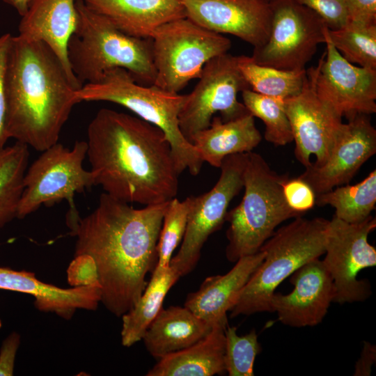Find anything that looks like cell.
Masks as SVG:
<instances>
[{
	"label": "cell",
	"mask_w": 376,
	"mask_h": 376,
	"mask_svg": "<svg viewBox=\"0 0 376 376\" xmlns=\"http://www.w3.org/2000/svg\"><path fill=\"white\" fill-rule=\"evenodd\" d=\"M169 201L136 209L103 193L87 216L68 213L70 234L77 237L69 282L74 286L97 284L100 302L109 311L117 317L129 311L146 288L148 272L156 267Z\"/></svg>",
	"instance_id": "6da1fadb"
},
{
	"label": "cell",
	"mask_w": 376,
	"mask_h": 376,
	"mask_svg": "<svg viewBox=\"0 0 376 376\" xmlns=\"http://www.w3.org/2000/svg\"><path fill=\"white\" fill-rule=\"evenodd\" d=\"M87 153L95 185L126 203L145 205L174 198L178 176L170 143L158 127L102 108L87 129Z\"/></svg>",
	"instance_id": "7a4b0ae2"
},
{
	"label": "cell",
	"mask_w": 376,
	"mask_h": 376,
	"mask_svg": "<svg viewBox=\"0 0 376 376\" xmlns=\"http://www.w3.org/2000/svg\"><path fill=\"white\" fill-rule=\"evenodd\" d=\"M82 86L44 42L12 36L5 73L8 138L40 152L58 143Z\"/></svg>",
	"instance_id": "3957f363"
},
{
	"label": "cell",
	"mask_w": 376,
	"mask_h": 376,
	"mask_svg": "<svg viewBox=\"0 0 376 376\" xmlns=\"http://www.w3.org/2000/svg\"><path fill=\"white\" fill-rule=\"evenodd\" d=\"M77 22L67 47L70 68L79 82L98 81L109 70H127L136 82L154 84L156 70L151 38L129 36L83 0L75 1Z\"/></svg>",
	"instance_id": "277c9868"
},
{
	"label": "cell",
	"mask_w": 376,
	"mask_h": 376,
	"mask_svg": "<svg viewBox=\"0 0 376 376\" xmlns=\"http://www.w3.org/2000/svg\"><path fill=\"white\" fill-rule=\"evenodd\" d=\"M288 178L273 171L258 153H245L243 172L244 193L240 203L227 212L226 256L235 263L258 253L282 222L302 216L289 207L282 182Z\"/></svg>",
	"instance_id": "5b68a950"
},
{
	"label": "cell",
	"mask_w": 376,
	"mask_h": 376,
	"mask_svg": "<svg viewBox=\"0 0 376 376\" xmlns=\"http://www.w3.org/2000/svg\"><path fill=\"white\" fill-rule=\"evenodd\" d=\"M329 223L322 217L299 216L276 229L260 248L264 259L240 292L230 310V318L272 313L270 300L281 283L324 254Z\"/></svg>",
	"instance_id": "8992f818"
},
{
	"label": "cell",
	"mask_w": 376,
	"mask_h": 376,
	"mask_svg": "<svg viewBox=\"0 0 376 376\" xmlns=\"http://www.w3.org/2000/svg\"><path fill=\"white\" fill-rule=\"evenodd\" d=\"M76 96L80 102L107 101L120 104L158 127L170 143L179 174L185 169L192 175L200 173L203 161L179 127L178 116L187 95L170 93L154 84L141 85L127 70L116 68L105 72L98 81L84 84Z\"/></svg>",
	"instance_id": "52a82bcc"
},
{
	"label": "cell",
	"mask_w": 376,
	"mask_h": 376,
	"mask_svg": "<svg viewBox=\"0 0 376 376\" xmlns=\"http://www.w3.org/2000/svg\"><path fill=\"white\" fill-rule=\"evenodd\" d=\"M151 39L156 70L154 85L174 93L191 79H198L209 60L227 53L231 47L229 38L187 17L159 26Z\"/></svg>",
	"instance_id": "ba28073f"
},
{
	"label": "cell",
	"mask_w": 376,
	"mask_h": 376,
	"mask_svg": "<svg viewBox=\"0 0 376 376\" xmlns=\"http://www.w3.org/2000/svg\"><path fill=\"white\" fill-rule=\"evenodd\" d=\"M86 153L85 141H77L72 148L58 142L42 151L26 169L17 218L23 219L41 205L63 200L68 201L69 211L77 210L75 194L95 185L93 173L83 166Z\"/></svg>",
	"instance_id": "9c48e42d"
},
{
	"label": "cell",
	"mask_w": 376,
	"mask_h": 376,
	"mask_svg": "<svg viewBox=\"0 0 376 376\" xmlns=\"http://www.w3.org/2000/svg\"><path fill=\"white\" fill-rule=\"evenodd\" d=\"M271 22L265 42L253 48L256 63L287 71H301L325 42L328 28L313 10L295 0H269Z\"/></svg>",
	"instance_id": "30bf717a"
},
{
	"label": "cell",
	"mask_w": 376,
	"mask_h": 376,
	"mask_svg": "<svg viewBox=\"0 0 376 376\" xmlns=\"http://www.w3.org/2000/svg\"><path fill=\"white\" fill-rule=\"evenodd\" d=\"M198 79L178 116L180 131L190 143L196 132L210 126L216 113L224 122L249 113L237 99L239 92L251 89L239 68L238 56L227 52L211 58Z\"/></svg>",
	"instance_id": "8fae6325"
},
{
	"label": "cell",
	"mask_w": 376,
	"mask_h": 376,
	"mask_svg": "<svg viewBox=\"0 0 376 376\" xmlns=\"http://www.w3.org/2000/svg\"><path fill=\"white\" fill-rule=\"evenodd\" d=\"M375 228L376 219L371 214L358 223H348L334 215L329 220L322 262L334 281V302L363 301L371 295L368 281L358 279V274L376 265V249L368 241Z\"/></svg>",
	"instance_id": "7c38bea8"
},
{
	"label": "cell",
	"mask_w": 376,
	"mask_h": 376,
	"mask_svg": "<svg viewBox=\"0 0 376 376\" xmlns=\"http://www.w3.org/2000/svg\"><path fill=\"white\" fill-rule=\"evenodd\" d=\"M244 165L245 153L226 156L220 166L219 178L212 189L191 196L182 242L169 265L180 276L194 269L204 243L224 224L230 201L243 188Z\"/></svg>",
	"instance_id": "4fadbf2b"
},
{
	"label": "cell",
	"mask_w": 376,
	"mask_h": 376,
	"mask_svg": "<svg viewBox=\"0 0 376 376\" xmlns=\"http://www.w3.org/2000/svg\"><path fill=\"white\" fill-rule=\"evenodd\" d=\"M325 31L326 52L316 66L315 89L318 97L337 116L376 112V70L357 67L347 61Z\"/></svg>",
	"instance_id": "5bb4252c"
},
{
	"label": "cell",
	"mask_w": 376,
	"mask_h": 376,
	"mask_svg": "<svg viewBox=\"0 0 376 376\" xmlns=\"http://www.w3.org/2000/svg\"><path fill=\"white\" fill-rule=\"evenodd\" d=\"M316 67L306 70L301 91L283 100L295 142V156L305 168L326 162L343 123L316 94Z\"/></svg>",
	"instance_id": "9a60e30c"
},
{
	"label": "cell",
	"mask_w": 376,
	"mask_h": 376,
	"mask_svg": "<svg viewBox=\"0 0 376 376\" xmlns=\"http://www.w3.org/2000/svg\"><path fill=\"white\" fill-rule=\"evenodd\" d=\"M376 153V130L369 115L356 114L342 123L326 162L311 164L298 176L315 196L348 184L360 168Z\"/></svg>",
	"instance_id": "2e32d148"
},
{
	"label": "cell",
	"mask_w": 376,
	"mask_h": 376,
	"mask_svg": "<svg viewBox=\"0 0 376 376\" xmlns=\"http://www.w3.org/2000/svg\"><path fill=\"white\" fill-rule=\"evenodd\" d=\"M290 276L293 290L286 295L274 292L270 300L272 311L286 326L300 328L319 324L336 296L333 279L322 260H312Z\"/></svg>",
	"instance_id": "e0dca14e"
},
{
	"label": "cell",
	"mask_w": 376,
	"mask_h": 376,
	"mask_svg": "<svg viewBox=\"0 0 376 376\" xmlns=\"http://www.w3.org/2000/svg\"><path fill=\"white\" fill-rule=\"evenodd\" d=\"M187 17L217 33L240 38L253 48L263 45L269 33L271 11L262 0H180Z\"/></svg>",
	"instance_id": "ac0fdd59"
},
{
	"label": "cell",
	"mask_w": 376,
	"mask_h": 376,
	"mask_svg": "<svg viewBox=\"0 0 376 376\" xmlns=\"http://www.w3.org/2000/svg\"><path fill=\"white\" fill-rule=\"evenodd\" d=\"M0 289L32 295L41 312L54 313L70 320L78 309L95 310L101 301V288L96 284L61 288L38 280L35 274L0 267Z\"/></svg>",
	"instance_id": "d6986e66"
},
{
	"label": "cell",
	"mask_w": 376,
	"mask_h": 376,
	"mask_svg": "<svg viewBox=\"0 0 376 376\" xmlns=\"http://www.w3.org/2000/svg\"><path fill=\"white\" fill-rule=\"evenodd\" d=\"M264 257L260 250L240 258L225 274L206 278L198 290L187 295L184 306L211 327L228 324L227 312Z\"/></svg>",
	"instance_id": "ffe728a7"
},
{
	"label": "cell",
	"mask_w": 376,
	"mask_h": 376,
	"mask_svg": "<svg viewBox=\"0 0 376 376\" xmlns=\"http://www.w3.org/2000/svg\"><path fill=\"white\" fill-rule=\"evenodd\" d=\"M123 33L151 38L154 31L169 22L187 17L180 0H83Z\"/></svg>",
	"instance_id": "44dd1931"
},
{
	"label": "cell",
	"mask_w": 376,
	"mask_h": 376,
	"mask_svg": "<svg viewBox=\"0 0 376 376\" xmlns=\"http://www.w3.org/2000/svg\"><path fill=\"white\" fill-rule=\"evenodd\" d=\"M75 1L32 0L18 26L19 36L44 42L72 75H75L68 63L67 47L76 27Z\"/></svg>",
	"instance_id": "7402d4cb"
},
{
	"label": "cell",
	"mask_w": 376,
	"mask_h": 376,
	"mask_svg": "<svg viewBox=\"0 0 376 376\" xmlns=\"http://www.w3.org/2000/svg\"><path fill=\"white\" fill-rule=\"evenodd\" d=\"M212 328L185 306H171L161 308L141 340L148 352L160 359L194 345Z\"/></svg>",
	"instance_id": "603a6c76"
},
{
	"label": "cell",
	"mask_w": 376,
	"mask_h": 376,
	"mask_svg": "<svg viewBox=\"0 0 376 376\" xmlns=\"http://www.w3.org/2000/svg\"><path fill=\"white\" fill-rule=\"evenodd\" d=\"M261 140L254 116L249 113L226 122L213 116L210 126L196 132L191 143L203 162L220 168L226 156L251 152Z\"/></svg>",
	"instance_id": "cb8c5ba5"
},
{
	"label": "cell",
	"mask_w": 376,
	"mask_h": 376,
	"mask_svg": "<svg viewBox=\"0 0 376 376\" xmlns=\"http://www.w3.org/2000/svg\"><path fill=\"white\" fill-rule=\"evenodd\" d=\"M228 324L219 323L194 345L160 359L148 376H212L226 373L225 330Z\"/></svg>",
	"instance_id": "d4e9b609"
},
{
	"label": "cell",
	"mask_w": 376,
	"mask_h": 376,
	"mask_svg": "<svg viewBox=\"0 0 376 376\" xmlns=\"http://www.w3.org/2000/svg\"><path fill=\"white\" fill-rule=\"evenodd\" d=\"M180 277L171 267L162 274L151 276L140 299L122 315L123 345L130 347L142 339L148 327L162 308L167 292Z\"/></svg>",
	"instance_id": "484cf974"
},
{
	"label": "cell",
	"mask_w": 376,
	"mask_h": 376,
	"mask_svg": "<svg viewBox=\"0 0 376 376\" xmlns=\"http://www.w3.org/2000/svg\"><path fill=\"white\" fill-rule=\"evenodd\" d=\"M376 203V170L354 185H340L315 196V205H330L334 216L348 223H358L369 217Z\"/></svg>",
	"instance_id": "4316f807"
},
{
	"label": "cell",
	"mask_w": 376,
	"mask_h": 376,
	"mask_svg": "<svg viewBox=\"0 0 376 376\" xmlns=\"http://www.w3.org/2000/svg\"><path fill=\"white\" fill-rule=\"evenodd\" d=\"M29 157V146L19 141L0 152V230L17 217Z\"/></svg>",
	"instance_id": "83f0119b"
},
{
	"label": "cell",
	"mask_w": 376,
	"mask_h": 376,
	"mask_svg": "<svg viewBox=\"0 0 376 376\" xmlns=\"http://www.w3.org/2000/svg\"><path fill=\"white\" fill-rule=\"evenodd\" d=\"M238 66L252 91L282 100L298 95L306 77V70H279L259 65L246 56H238Z\"/></svg>",
	"instance_id": "f1b7e54d"
},
{
	"label": "cell",
	"mask_w": 376,
	"mask_h": 376,
	"mask_svg": "<svg viewBox=\"0 0 376 376\" xmlns=\"http://www.w3.org/2000/svg\"><path fill=\"white\" fill-rule=\"evenodd\" d=\"M330 40L351 63L376 70V24L347 22L336 30L328 29Z\"/></svg>",
	"instance_id": "f546056e"
},
{
	"label": "cell",
	"mask_w": 376,
	"mask_h": 376,
	"mask_svg": "<svg viewBox=\"0 0 376 376\" xmlns=\"http://www.w3.org/2000/svg\"><path fill=\"white\" fill-rule=\"evenodd\" d=\"M242 96L249 113L265 123L267 141L277 146L293 141L290 123L282 100L259 94L251 89L242 91Z\"/></svg>",
	"instance_id": "4dcf8cb0"
},
{
	"label": "cell",
	"mask_w": 376,
	"mask_h": 376,
	"mask_svg": "<svg viewBox=\"0 0 376 376\" xmlns=\"http://www.w3.org/2000/svg\"><path fill=\"white\" fill-rule=\"evenodd\" d=\"M191 205V196L183 201L174 198L165 212L157 243L158 259L152 276H157L169 267L175 248L182 240Z\"/></svg>",
	"instance_id": "1f68e13d"
},
{
	"label": "cell",
	"mask_w": 376,
	"mask_h": 376,
	"mask_svg": "<svg viewBox=\"0 0 376 376\" xmlns=\"http://www.w3.org/2000/svg\"><path fill=\"white\" fill-rule=\"evenodd\" d=\"M225 338L226 372L230 376H253L254 361L261 350L255 329L238 336L237 328L228 324Z\"/></svg>",
	"instance_id": "d6a6232c"
},
{
	"label": "cell",
	"mask_w": 376,
	"mask_h": 376,
	"mask_svg": "<svg viewBox=\"0 0 376 376\" xmlns=\"http://www.w3.org/2000/svg\"><path fill=\"white\" fill-rule=\"evenodd\" d=\"M285 199L293 210L304 214L315 205V194L311 187L299 177L287 178L282 183Z\"/></svg>",
	"instance_id": "836d02e7"
},
{
	"label": "cell",
	"mask_w": 376,
	"mask_h": 376,
	"mask_svg": "<svg viewBox=\"0 0 376 376\" xmlns=\"http://www.w3.org/2000/svg\"><path fill=\"white\" fill-rule=\"evenodd\" d=\"M313 10L330 30L341 28L347 22L344 0H295Z\"/></svg>",
	"instance_id": "e575fe53"
},
{
	"label": "cell",
	"mask_w": 376,
	"mask_h": 376,
	"mask_svg": "<svg viewBox=\"0 0 376 376\" xmlns=\"http://www.w3.org/2000/svg\"><path fill=\"white\" fill-rule=\"evenodd\" d=\"M11 37L10 33L0 36V152L6 148V143L9 139L6 128L5 73Z\"/></svg>",
	"instance_id": "d590c367"
},
{
	"label": "cell",
	"mask_w": 376,
	"mask_h": 376,
	"mask_svg": "<svg viewBox=\"0 0 376 376\" xmlns=\"http://www.w3.org/2000/svg\"><path fill=\"white\" fill-rule=\"evenodd\" d=\"M347 22L376 24V0H344Z\"/></svg>",
	"instance_id": "8d00e7d4"
},
{
	"label": "cell",
	"mask_w": 376,
	"mask_h": 376,
	"mask_svg": "<svg viewBox=\"0 0 376 376\" xmlns=\"http://www.w3.org/2000/svg\"><path fill=\"white\" fill-rule=\"evenodd\" d=\"M20 343V336L10 334L3 341L0 350V376L13 375L15 355Z\"/></svg>",
	"instance_id": "74e56055"
},
{
	"label": "cell",
	"mask_w": 376,
	"mask_h": 376,
	"mask_svg": "<svg viewBox=\"0 0 376 376\" xmlns=\"http://www.w3.org/2000/svg\"><path fill=\"white\" fill-rule=\"evenodd\" d=\"M376 360V346L364 341L361 356L355 365L354 375L368 376Z\"/></svg>",
	"instance_id": "f35d334b"
},
{
	"label": "cell",
	"mask_w": 376,
	"mask_h": 376,
	"mask_svg": "<svg viewBox=\"0 0 376 376\" xmlns=\"http://www.w3.org/2000/svg\"><path fill=\"white\" fill-rule=\"evenodd\" d=\"M16 9L19 15H24L27 11L32 0H2Z\"/></svg>",
	"instance_id": "ab89813d"
},
{
	"label": "cell",
	"mask_w": 376,
	"mask_h": 376,
	"mask_svg": "<svg viewBox=\"0 0 376 376\" xmlns=\"http://www.w3.org/2000/svg\"><path fill=\"white\" fill-rule=\"evenodd\" d=\"M1 327V321L0 320V328Z\"/></svg>",
	"instance_id": "60d3db41"
},
{
	"label": "cell",
	"mask_w": 376,
	"mask_h": 376,
	"mask_svg": "<svg viewBox=\"0 0 376 376\" xmlns=\"http://www.w3.org/2000/svg\"><path fill=\"white\" fill-rule=\"evenodd\" d=\"M262 1H266V2H268L269 0H262Z\"/></svg>",
	"instance_id": "b9f144b4"
}]
</instances>
